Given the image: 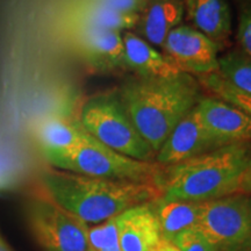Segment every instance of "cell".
Returning a JSON list of instances; mask_svg holds the SVG:
<instances>
[{"instance_id": "6da1fadb", "label": "cell", "mask_w": 251, "mask_h": 251, "mask_svg": "<svg viewBox=\"0 0 251 251\" xmlns=\"http://www.w3.org/2000/svg\"><path fill=\"white\" fill-rule=\"evenodd\" d=\"M40 181L42 193L87 226L101 224L162 196L152 181L103 179L54 168L43 171Z\"/></svg>"}, {"instance_id": "7a4b0ae2", "label": "cell", "mask_w": 251, "mask_h": 251, "mask_svg": "<svg viewBox=\"0 0 251 251\" xmlns=\"http://www.w3.org/2000/svg\"><path fill=\"white\" fill-rule=\"evenodd\" d=\"M135 127L153 152L203 96L197 77L180 72L172 77H127L119 87Z\"/></svg>"}, {"instance_id": "3957f363", "label": "cell", "mask_w": 251, "mask_h": 251, "mask_svg": "<svg viewBox=\"0 0 251 251\" xmlns=\"http://www.w3.org/2000/svg\"><path fill=\"white\" fill-rule=\"evenodd\" d=\"M249 143H234L162 166L157 185L164 200L207 202L242 192Z\"/></svg>"}, {"instance_id": "277c9868", "label": "cell", "mask_w": 251, "mask_h": 251, "mask_svg": "<svg viewBox=\"0 0 251 251\" xmlns=\"http://www.w3.org/2000/svg\"><path fill=\"white\" fill-rule=\"evenodd\" d=\"M78 121L93 139L114 151L144 162L155 158L153 150L135 127L118 89L87 98Z\"/></svg>"}, {"instance_id": "5b68a950", "label": "cell", "mask_w": 251, "mask_h": 251, "mask_svg": "<svg viewBox=\"0 0 251 251\" xmlns=\"http://www.w3.org/2000/svg\"><path fill=\"white\" fill-rule=\"evenodd\" d=\"M46 159L54 169L112 180L152 181L157 184L162 166L144 162L107 148L96 139L65 150L48 153Z\"/></svg>"}, {"instance_id": "8992f818", "label": "cell", "mask_w": 251, "mask_h": 251, "mask_svg": "<svg viewBox=\"0 0 251 251\" xmlns=\"http://www.w3.org/2000/svg\"><path fill=\"white\" fill-rule=\"evenodd\" d=\"M198 230L218 251H251V194L202 202Z\"/></svg>"}, {"instance_id": "52a82bcc", "label": "cell", "mask_w": 251, "mask_h": 251, "mask_svg": "<svg viewBox=\"0 0 251 251\" xmlns=\"http://www.w3.org/2000/svg\"><path fill=\"white\" fill-rule=\"evenodd\" d=\"M28 227L42 251H89V226L45 193L26 203Z\"/></svg>"}, {"instance_id": "ba28073f", "label": "cell", "mask_w": 251, "mask_h": 251, "mask_svg": "<svg viewBox=\"0 0 251 251\" xmlns=\"http://www.w3.org/2000/svg\"><path fill=\"white\" fill-rule=\"evenodd\" d=\"M161 49L180 72L194 77L218 72L219 48L193 26L181 24L176 27L168 34Z\"/></svg>"}, {"instance_id": "9c48e42d", "label": "cell", "mask_w": 251, "mask_h": 251, "mask_svg": "<svg viewBox=\"0 0 251 251\" xmlns=\"http://www.w3.org/2000/svg\"><path fill=\"white\" fill-rule=\"evenodd\" d=\"M77 54L94 71L126 70L122 33L93 27H68Z\"/></svg>"}, {"instance_id": "30bf717a", "label": "cell", "mask_w": 251, "mask_h": 251, "mask_svg": "<svg viewBox=\"0 0 251 251\" xmlns=\"http://www.w3.org/2000/svg\"><path fill=\"white\" fill-rule=\"evenodd\" d=\"M197 112L203 127L220 147L251 142V117L236 106L212 96H202Z\"/></svg>"}, {"instance_id": "8fae6325", "label": "cell", "mask_w": 251, "mask_h": 251, "mask_svg": "<svg viewBox=\"0 0 251 251\" xmlns=\"http://www.w3.org/2000/svg\"><path fill=\"white\" fill-rule=\"evenodd\" d=\"M221 148L203 127L194 107L172 129L156 152V163L161 166L177 164L192 157Z\"/></svg>"}, {"instance_id": "7c38bea8", "label": "cell", "mask_w": 251, "mask_h": 251, "mask_svg": "<svg viewBox=\"0 0 251 251\" xmlns=\"http://www.w3.org/2000/svg\"><path fill=\"white\" fill-rule=\"evenodd\" d=\"M117 226L121 251H158L164 241L151 202L117 215Z\"/></svg>"}, {"instance_id": "4fadbf2b", "label": "cell", "mask_w": 251, "mask_h": 251, "mask_svg": "<svg viewBox=\"0 0 251 251\" xmlns=\"http://www.w3.org/2000/svg\"><path fill=\"white\" fill-rule=\"evenodd\" d=\"M185 14L193 27L212 40L220 51L233 34V14L228 0H184Z\"/></svg>"}, {"instance_id": "5bb4252c", "label": "cell", "mask_w": 251, "mask_h": 251, "mask_svg": "<svg viewBox=\"0 0 251 251\" xmlns=\"http://www.w3.org/2000/svg\"><path fill=\"white\" fill-rule=\"evenodd\" d=\"M184 15V0H148L134 33L161 48L168 34L183 23Z\"/></svg>"}, {"instance_id": "9a60e30c", "label": "cell", "mask_w": 251, "mask_h": 251, "mask_svg": "<svg viewBox=\"0 0 251 251\" xmlns=\"http://www.w3.org/2000/svg\"><path fill=\"white\" fill-rule=\"evenodd\" d=\"M126 70L143 78H164L180 74L172 63L134 31L122 33Z\"/></svg>"}, {"instance_id": "2e32d148", "label": "cell", "mask_w": 251, "mask_h": 251, "mask_svg": "<svg viewBox=\"0 0 251 251\" xmlns=\"http://www.w3.org/2000/svg\"><path fill=\"white\" fill-rule=\"evenodd\" d=\"M140 14L121 13L92 0H76L68 8V27H93L125 33L135 29Z\"/></svg>"}, {"instance_id": "e0dca14e", "label": "cell", "mask_w": 251, "mask_h": 251, "mask_svg": "<svg viewBox=\"0 0 251 251\" xmlns=\"http://www.w3.org/2000/svg\"><path fill=\"white\" fill-rule=\"evenodd\" d=\"M91 137L79 121L67 118H46L36 128L37 143L43 155L65 151L86 142Z\"/></svg>"}, {"instance_id": "ac0fdd59", "label": "cell", "mask_w": 251, "mask_h": 251, "mask_svg": "<svg viewBox=\"0 0 251 251\" xmlns=\"http://www.w3.org/2000/svg\"><path fill=\"white\" fill-rule=\"evenodd\" d=\"M151 205L161 227L162 236L169 242H172L184 231L197 228L199 224L202 202L175 201L159 198Z\"/></svg>"}, {"instance_id": "d6986e66", "label": "cell", "mask_w": 251, "mask_h": 251, "mask_svg": "<svg viewBox=\"0 0 251 251\" xmlns=\"http://www.w3.org/2000/svg\"><path fill=\"white\" fill-rule=\"evenodd\" d=\"M218 74L241 92L251 94V58L240 49L219 56Z\"/></svg>"}, {"instance_id": "ffe728a7", "label": "cell", "mask_w": 251, "mask_h": 251, "mask_svg": "<svg viewBox=\"0 0 251 251\" xmlns=\"http://www.w3.org/2000/svg\"><path fill=\"white\" fill-rule=\"evenodd\" d=\"M197 79L202 89L208 91L209 94L236 106L251 117V94L236 90L220 76L218 72L197 77Z\"/></svg>"}, {"instance_id": "44dd1931", "label": "cell", "mask_w": 251, "mask_h": 251, "mask_svg": "<svg viewBox=\"0 0 251 251\" xmlns=\"http://www.w3.org/2000/svg\"><path fill=\"white\" fill-rule=\"evenodd\" d=\"M87 242H89V251H102L119 247L117 216L101 224L89 226Z\"/></svg>"}, {"instance_id": "7402d4cb", "label": "cell", "mask_w": 251, "mask_h": 251, "mask_svg": "<svg viewBox=\"0 0 251 251\" xmlns=\"http://www.w3.org/2000/svg\"><path fill=\"white\" fill-rule=\"evenodd\" d=\"M236 40L238 49L251 58V0H242L240 4Z\"/></svg>"}, {"instance_id": "603a6c76", "label": "cell", "mask_w": 251, "mask_h": 251, "mask_svg": "<svg viewBox=\"0 0 251 251\" xmlns=\"http://www.w3.org/2000/svg\"><path fill=\"white\" fill-rule=\"evenodd\" d=\"M177 251H218L198 229L184 231L172 241Z\"/></svg>"}, {"instance_id": "cb8c5ba5", "label": "cell", "mask_w": 251, "mask_h": 251, "mask_svg": "<svg viewBox=\"0 0 251 251\" xmlns=\"http://www.w3.org/2000/svg\"><path fill=\"white\" fill-rule=\"evenodd\" d=\"M92 1L121 13L141 14L148 0H92Z\"/></svg>"}, {"instance_id": "d4e9b609", "label": "cell", "mask_w": 251, "mask_h": 251, "mask_svg": "<svg viewBox=\"0 0 251 251\" xmlns=\"http://www.w3.org/2000/svg\"><path fill=\"white\" fill-rule=\"evenodd\" d=\"M242 192L251 194V142L249 146V156H248L247 168H246V171H244V175H243Z\"/></svg>"}, {"instance_id": "484cf974", "label": "cell", "mask_w": 251, "mask_h": 251, "mask_svg": "<svg viewBox=\"0 0 251 251\" xmlns=\"http://www.w3.org/2000/svg\"><path fill=\"white\" fill-rule=\"evenodd\" d=\"M0 251H12L11 248H9L8 244L2 240L1 236H0Z\"/></svg>"}, {"instance_id": "4316f807", "label": "cell", "mask_w": 251, "mask_h": 251, "mask_svg": "<svg viewBox=\"0 0 251 251\" xmlns=\"http://www.w3.org/2000/svg\"><path fill=\"white\" fill-rule=\"evenodd\" d=\"M102 251H121L120 248L117 247V248H112V249H108V250H102Z\"/></svg>"}]
</instances>
